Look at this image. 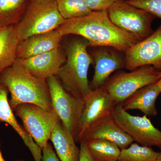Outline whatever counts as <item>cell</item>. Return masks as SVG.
Listing matches in <instances>:
<instances>
[{"label":"cell","mask_w":161,"mask_h":161,"mask_svg":"<svg viewBox=\"0 0 161 161\" xmlns=\"http://www.w3.org/2000/svg\"><path fill=\"white\" fill-rule=\"evenodd\" d=\"M97 139L112 142L121 150L129 147L134 142L115 121L112 115L99 121L91 127L84 134L80 142Z\"/></svg>","instance_id":"obj_14"},{"label":"cell","mask_w":161,"mask_h":161,"mask_svg":"<svg viewBox=\"0 0 161 161\" xmlns=\"http://www.w3.org/2000/svg\"><path fill=\"white\" fill-rule=\"evenodd\" d=\"M158 154L151 147L132 142L121 150L118 161H157Z\"/></svg>","instance_id":"obj_22"},{"label":"cell","mask_w":161,"mask_h":161,"mask_svg":"<svg viewBox=\"0 0 161 161\" xmlns=\"http://www.w3.org/2000/svg\"><path fill=\"white\" fill-rule=\"evenodd\" d=\"M0 161H6L4 159V158H3V154H2V153H1V150H0ZM16 161H23L21 160H18Z\"/></svg>","instance_id":"obj_28"},{"label":"cell","mask_w":161,"mask_h":161,"mask_svg":"<svg viewBox=\"0 0 161 161\" xmlns=\"http://www.w3.org/2000/svg\"><path fill=\"white\" fill-rule=\"evenodd\" d=\"M14 112L22 120L26 132L42 150L48 142L53 130L60 121L56 113L31 103L20 104Z\"/></svg>","instance_id":"obj_6"},{"label":"cell","mask_w":161,"mask_h":161,"mask_svg":"<svg viewBox=\"0 0 161 161\" xmlns=\"http://www.w3.org/2000/svg\"><path fill=\"white\" fill-rule=\"evenodd\" d=\"M126 3L161 19V0H125Z\"/></svg>","instance_id":"obj_24"},{"label":"cell","mask_w":161,"mask_h":161,"mask_svg":"<svg viewBox=\"0 0 161 161\" xmlns=\"http://www.w3.org/2000/svg\"><path fill=\"white\" fill-rule=\"evenodd\" d=\"M94 47L95 49L91 55L95 68L90 84L92 90L103 86L112 73L125 66L124 52L111 47Z\"/></svg>","instance_id":"obj_12"},{"label":"cell","mask_w":161,"mask_h":161,"mask_svg":"<svg viewBox=\"0 0 161 161\" xmlns=\"http://www.w3.org/2000/svg\"><path fill=\"white\" fill-rule=\"evenodd\" d=\"M125 54V68L128 70L147 65L161 69V25L149 37L131 46Z\"/></svg>","instance_id":"obj_11"},{"label":"cell","mask_w":161,"mask_h":161,"mask_svg":"<svg viewBox=\"0 0 161 161\" xmlns=\"http://www.w3.org/2000/svg\"><path fill=\"white\" fill-rule=\"evenodd\" d=\"M19 42L15 25L0 26V75L15 61Z\"/></svg>","instance_id":"obj_19"},{"label":"cell","mask_w":161,"mask_h":161,"mask_svg":"<svg viewBox=\"0 0 161 161\" xmlns=\"http://www.w3.org/2000/svg\"><path fill=\"white\" fill-rule=\"evenodd\" d=\"M157 161H161V151L160 152H159L158 157Z\"/></svg>","instance_id":"obj_30"},{"label":"cell","mask_w":161,"mask_h":161,"mask_svg":"<svg viewBox=\"0 0 161 161\" xmlns=\"http://www.w3.org/2000/svg\"><path fill=\"white\" fill-rule=\"evenodd\" d=\"M88 47L87 41L82 37L67 43L64 48L66 60L57 75L65 90L81 99L92 90L88 73L93 60L88 52Z\"/></svg>","instance_id":"obj_3"},{"label":"cell","mask_w":161,"mask_h":161,"mask_svg":"<svg viewBox=\"0 0 161 161\" xmlns=\"http://www.w3.org/2000/svg\"><path fill=\"white\" fill-rule=\"evenodd\" d=\"M50 140L60 161H79L80 147L76 145L75 138L60 120L53 130Z\"/></svg>","instance_id":"obj_18"},{"label":"cell","mask_w":161,"mask_h":161,"mask_svg":"<svg viewBox=\"0 0 161 161\" xmlns=\"http://www.w3.org/2000/svg\"><path fill=\"white\" fill-rule=\"evenodd\" d=\"M80 143V153L79 161H96L91 154L86 142L82 141Z\"/></svg>","instance_id":"obj_27"},{"label":"cell","mask_w":161,"mask_h":161,"mask_svg":"<svg viewBox=\"0 0 161 161\" xmlns=\"http://www.w3.org/2000/svg\"><path fill=\"white\" fill-rule=\"evenodd\" d=\"M58 29L62 36L74 35L83 38L89 47H111L124 53L140 41L112 23L107 10L66 20Z\"/></svg>","instance_id":"obj_1"},{"label":"cell","mask_w":161,"mask_h":161,"mask_svg":"<svg viewBox=\"0 0 161 161\" xmlns=\"http://www.w3.org/2000/svg\"><path fill=\"white\" fill-rule=\"evenodd\" d=\"M108 11L112 23L140 41L153 33L151 24L155 17L148 12L131 6L124 0H117Z\"/></svg>","instance_id":"obj_8"},{"label":"cell","mask_w":161,"mask_h":161,"mask_svg":"<svg viewBox=\"0 0 161 161\" xmlns=\"http://www.w3.org/2000/svg\"><path fill=\"white\" fill-rule=\"evenodd\" d=\"M157 84L158 85L161 91V76L159 80H158V81H157Z\"/></svg>","instance_id":"obj_29"},{"label":"cell","mask_w":161,"mask_h":161,"mask_svg":"<svg viewBox=\"0 0 161 161\" xmlns=\"http://www.w3.org/2000/svg\"><path fill=\"white\" fill-rule=\"evenodd\" d=\"M117 0H84L92 11H108Z\"/></svg>","instance_id":"obj_25"},{"label":"cell","mask_w":161,"mask_h":161,"mask_svg":"<svg viewBox=\"0 0 161 161\" xmlns=\"http://www.w3.org/2000/svg\"><path fill=\"white\" fill-rule=\"evenodd\" d=\"M58 11L65 20L82 17L92 11L84 0H56Z\"/></svg>","instance_id":"obj_23"},{"label":"cell","mask_w":161,"mask_h":161,"mask_svg":"<svg viewBox=\"0 0 161 161\" xmlns=\"http://www.w3.org/2000/svg\"><path fill=\"white\" fill-rule=\"evenodd\" d=\"M42 161H60L49 142L42 149Z\"/></svg>","instance_id":"obj_26"},{"label":"cell","mask_w":161,"mask_h":161,"mask_svg":"<svg viewBox=\"0 0 161 161\" xmlns=\"http://www.w3.org/2000/svg\"><path fill=\"white\" fill-rule=\"evenodd\" d=\"M86 142L91 154L96 161H118L121 149L114 143L99 139Z\"/></svg>","instance_id":"obj_21"},{"label":"cell","mask_w":161,"mask_h":161,"mask_svg":"<svg viewBox=\"0 0 161 161\" xmlns=\"http://www.w3.org/2000/svg\"><path fill=\"white\" fill-rule=\"evenodd\" d=\"M9 91L0 83V122L10 125L23 140L35 161H42V150L18 122L8 98Z\"/></svg>","instance_id":"obj_16"},{"label":"cell","mask_w":161,"mask_h":161,"mask_svg":"<svg viewBox=\"0 0 161 161\" xmlns=\"http://www.w3.org/2000/svg\"><path fill=\"white\" fill-rule=\"evenodd\" d=\"M62 37L58 29L29 37L19 43L17 58L26 59L53 50L60 47Z\"/></svg>","instance_id":"obj_15"},{"label":"cell","mask_w":161,"mask_h":161,"mask_svg":"<svg viewBox=\"0 0 161 161\" xmlns=\"http://www.w3.org/2000/svg\"><path fill=\"white\" fill-rule=\"evenodd\" d=\"M0 83L10 93L9 102L13 111L20 104L31 103L54 111L47 80L31 74L20 59L17 58L1 73Z\"/></svg>","instance_id":"obj_2"},{"label":"cell","mask_w":161,"mask_h":161,"mask_svg":"<svg viewBox=\"0 0 161 161\" xmlns=\"http://www.w3.org/2000/svg\"><path fill=\"white\" fill-rule=\"evenodd\" d=\"M161 71L151 65L141 67L129 72H118L102 87L116 104L122 103L142 88L159 80Z\"/></svg>","instance_id":"obj_5"},{"label":"cell","mask_w":161,"mask_h":161,"mask_svg":"<svg viewBox=\"0 0 161 161\" xmlns=\"http://www.w3.org/2000/svg\"><path fill=\"white\" fill-rule=\"evenodd\" d=\"M84 106L78 124L75 141L80 142L89 129L112 115L116 103L102 87L92 91L83 98Z\"/></svg>","instance_id":"obj_10"},{"label":"cell","mask_w":161,"mask_h":161,"mask_svg":"<svg viewBox=\"0 0 161 161\" xmlns=\"http://www.w3.org/2000/svg\"><path fill=\"white\" fill-rule=\"evenodd\" d=\"M29 4V0H0V26L17 24Z\"/></svg>","instance_id":"obj_20"},{"label":"cell","mask_w":161,"mask_h":161,"mask_svg":"<svg viewBox=\"0 0 161 161\" xmlns=\"http://www.w3.org/2000/svg\"><path fill=\"white\" fill-rule=\"evenodd\" d=\"M65 21L58 11L56 0H30L15 28L20 42L34 35L57 29Z\"/></svg>","instance_id":"obj_4"},{"label":"cell","mask_w":161,"mask_h":161,"mask_svg":"<svg viewBox=\"0 0 161 161\" xmlns=\"http://www.w3.org/2000/svg\"><path fill=\"white\" fill-rule=\"evenodd\" d=\"M161 93L157 82L142 88L122 104L125 111L139 110L147 116H155L158 114L156 101Z\"/></svg>","instance_id":"obj_17"},{"label":"cell","mask_w":161,"mask_h":161,"mask_svg":"<svg viewBox=\"0 0 161 161\" xmlns=\"http://www.w3.org/2000/svg\"><path fill=\"white\" fill-rule=\"evenodd\" d=\"M54 112L67 130L76 139L84 101L65 89L56 76L47 79Z\"/></svg>","instance_id":"obj_7"},{"label":"cell","mask_w":161,"mask_h":161,"mask_svg":"<svg viewBox=\"0 0 161 161\" xmlns=\"http://www.w3.org/2000/svg\"><path fill=\"white\" fill-rule=\"evenodd\" d=\"M112 116L119 126L137 143L161 149V131L146 115L135 116L124 109L122 103L114 108Z\"/></svg>","instance_id":"obj_9"},{"label":"cell","mask_w":161,"mask_h":161,"mask_svg":"<svg viewBox=\"0 0 161 161\" xmlns=\"http://www.w3.org/2000/svg\"><path fill=\"white\" fill-rule=\"evenodd\" d=\"M20 60L31 74L47 80L50 77H57L66 60V54L59 47L51 51Z\"/></svg>","instance_id":"obj_13"}]
</instances>
